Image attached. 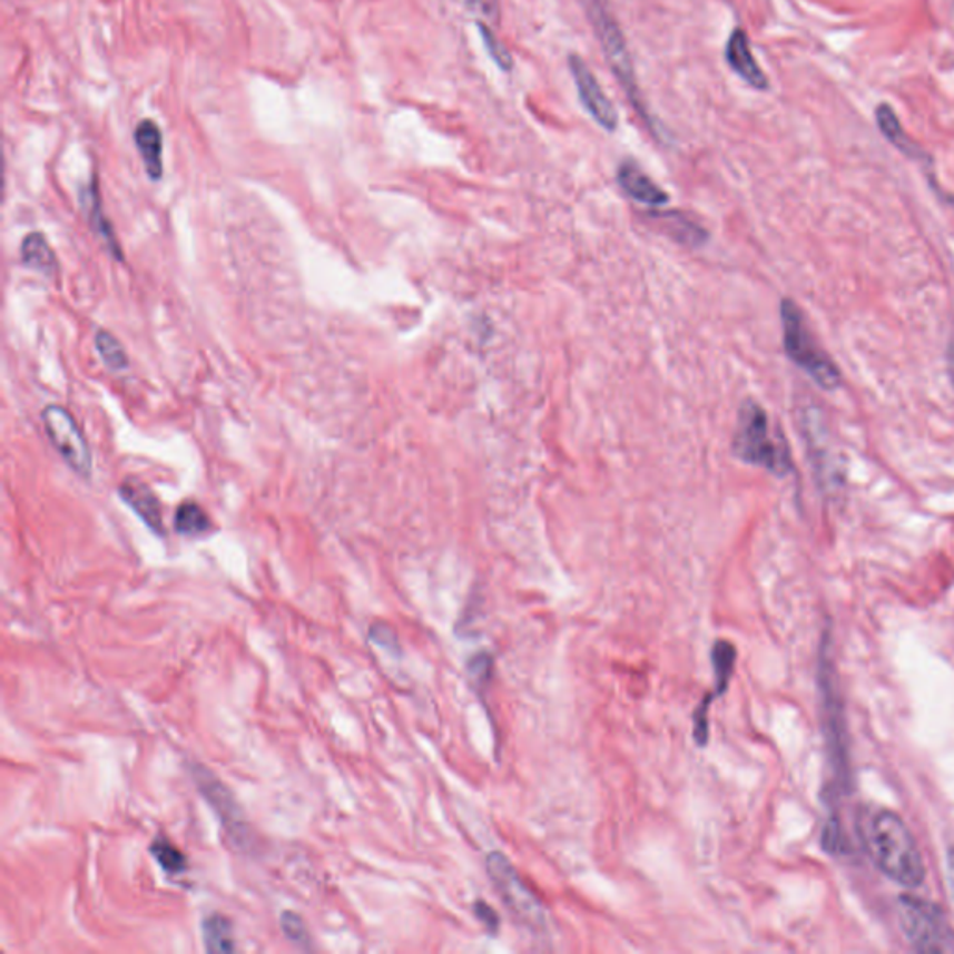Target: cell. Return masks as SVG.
Instances as JSON below:
<instances>
[{"mask_svg":"<svg viewBox=\"0 0 954 954\" xmlns=\"http://www.w3.org/2000/svg\"><path fill=\"white\" fill-rule=\"evenodd\" d=\"M857 835L876 867L898 886L915 889L925 882V859L908 826L886 807H867L857 818Z\"/></svg>","mask_w":954,"mask_h":954,"instance_id":"1","label":"cell"},{"mask_svg":"<svg viewBox=\"0 0 954 954\" xmlns=\"http://www.w3.org/2000/svg\"><path fill=\"white\" fill-rule=\"evenodd\" d=\"M737 458L744 463L760 466L771 474L785 475L790 472V453L781 433L771 427L770 417L765 409L746 401L738 414L737 435L732 442Z\"/></svg>","mask_w":954,"mask_h":954,"instance_id":"2","label":"cell"},{"mask_svg":"<svg viewBox=\"0 0 954 954\" xmlns=\"http://www.w3.org/2000/svg\"><path fill=\"white\" fill-rule=\"evenodd\" d=\"M781 326L785 351L790 361L820 389L828 392L839 389L843 381L839 367L835 366L828 353L820 347L817 337L809 331L801 309L789 298L781 303Z\"/></svg>","mask_w":954,"mask_h":954,"instance_id":"3","label":"cell"},{"mask_svg":"<svg viewBox=\"0 0 954 954\" xmlns=\"http://www.w3.org/2000/svg\"><path fill=\"white\" fill-rule=\"evenodd\" d=\"M901 931L919 953H954V931L937 904L915 895H903L897 903Z\"/></svg>","mask_w":954,"mask_h":954,"instance_id":"4","label":"cell"},{"mask_svg":"<svg viewBox=\"0 0 954 954\" xmlns=\"http://www.w3.org/2000/svg\"><path fill=\"white\" fill-rule=\"evenodd\" d=\"M486 873L491 876L492 886L496 887L503 904L522 925L532 931H547L543 904L539 903V898L528 889L508 857L500 852L489 854Z\"/></svg>","mask_w":954,"mask_h":954,"instance_id":"5","label":"cell"},{"mask_svg":"<svg viewBox=\"0 0 954 954\" xmlns=\"http://www.w3.org/2000/svg\"><path fill=\"white\" fill-rule=\"evenodd\" d=\"M41 422L49 441L69 469L82 478H90L92 475L90 448L86 444L85 435L71 414L63 406L49 405L41 412Z\"/></svg>","mask_w":954,"mask_h":954,"instance_id":"6","label":"cell"},{"mask_svg":"<svg viewBox=\"0 0 954 954\" xmlns=\"http://www.w3.org/2000/svg\"><path fill=\"white\" fill-rule=\"evenodd\" d=\"M820 691H823V712H824V735L828 742L829 759L834 765L835 777L846 784V732L845 720L840 712L839 699H837V690L832 685V673H828V658L826 651H823V663H820Z\"/></svg>","mask_w":954,"mask_h":954,"instance_id":"7","label":"cell"},{"mask_svg":"<svg viewBox=\"0 0 954 954\" xmlns=\"http://www.w3.org/2000/svg\"><path fill=\"white\" fill-rule=\"evenodd\" d=\"M591 19H593L594 29H597V36L600 38L602 49H604L606 55L610 58L616 73H618L619 79H621L624 88H627L630 99L641 110V101L638 99L635 75H632L635 71H632V63H630L629 52H627V43H624L623 35H621L618 23L613 21L610 12L600 2L591 4Z\"/></svg>","mask_w":954,"mask_h":954,"instance_id":"8","label":"cell"},{"mask_svg":"<svg viewBox=\"0 0 954 954\" xmlns=\"http://www.w3.org/2000/svg\"><path fill=\"white\" fill-rule=\"evenodd\" d=\"M569 68H571L572 79L578 88V98L582 101L583 107L589 115L593 116V120L600 127H604L608 131L618 129V110L613 109L612 101L608 99L599 80L594 79L593 71L586 66L582 58L578 55L569 57Z\"/></svg>","mask_w":954,"mask_h":954,"instance_id":"9","label":"cell"},{"mask_svg":"<svg viewBox=\"0 0 954 954\" xmlns=\"http://www.w3.org/2000/svg\"><path fill=\"white\" fill-rule=\"evenodd\" d=\"M193 774H195L198 789H200L201 795L206 796V800L212 804L218 817L223 818V824L228 829V834L237 840V845H243V840L248 839V835H246L243 815L235 804L234 796L229 795V790L218 781L217 777L213 776L212 771L195 766Z\"/></svg>","mask_w":954,"mask_h":954,"instance_id":"10","label":"cell"},{"mask_svg":"<svg viewBox=\"0 0 954 954\" xmlns=\"http://www.w3.org/2000/svg\"><path fill=\"white\" fill-rule=\"evenodd\" d=\"M726 60L731 66L732 71L746 80L749 86H754L755 90H766L768 88V79L765 71L760 69L759 63L755 62L754 52L749 47L748 36L742 29L732 30L729 36L726 47Z\"/></svg>","mask_w":954,"mask_h":954,"instance_id":"11","label":"cell"},{"mask_svg":"<svg viewBox=\"0 0 954 954\" xmlns=\"http://www.w3.org/2000/svg\"><path fill=\"white\" fill-rule=\"evenodd\" d=\"M618 181L619 185H621V189H623L632 200L646 204V206L660 207L669 200L668 193L660 189V187H658V185L647 176L646 171L641 170L640 166L636 165V163H630V160H627V163L619 166Z\"/></svg>","mask_w":954,"mask_h":954,"instance_id":"12","label":"cell"},{"mask_svg":"<svg viewBox=\"0 0 954 954\" xmlns=\"http://www.w3.org/2000/svg\"><path fill=\"white\" fill-rule=\"evenodd\" d=\"M120 496L124 502L148 524L155 533H163V511H160L159 498L146 483L138 480H126L121 483Z\"/></svg>","mask_w":954,"mask_h":954,"instance_id":"13","label":"cell"},{"mask_svg":"<svg viewBox=\"0 0 954 954\" xmlns=\"http://www.w3.org/2000/svg\"><path fill=\"white\" fill-rule=\"evenodd\" d=\"M135 144L142 157L149 178H163V135L154 120H142L135 129Z\"/></svg>","mask_w":954,"mask_h":954,"instance_id":"14","label":"cell"},{"mask_svg":"<svg viewBox=\"0 0 954 954\" xmlns=\"http://www.w3.org/2000/svg\"><path fill=\"white\" fill-rule=\"evenodd\" d=\"M21 259L29 269L40 275L51 276V278L58 275L57 256L40 232H32L24 237L21 245Z\"/></svg>","mask_w":954,"mask_h":954,"instance_id":"15","label":"cell"},{"mask_svg":"<svg viewBox=\"0 0 954 954\" xmlns=\"http://www.w3.org/2000/svg\"><path fill=\"white\" fill-rule=\"evenodd\" d=\"M201 934H204L207 951L212 953H232L235 948L234 931L229 921L223 915H209L201 925Z\"/></svg>","mask_w":954,"mask_h":954,"instance_id":"16","label":"cell"},{"mask_svg":"<svg viewBox=\"0 0 954 954\" xmlns=\"http://www.w3.org/2000/svg\"><path fill=\"white\" fill-rule=\"evenodd\" d=\"M174 527L181 535L187 538H198L204 533L209 532L212 520L207 517L206 511L195 502H185L179 505L174 517Z\"/></svg>","mask_w":954,"mask_h":954,"instance_id":"17","label":"cell"},{"mask_svg":"<svg viewBox=\"0 0 954 954\" xmlns=\"http://www.w3.org/2000/svg\"><path fill=\"white\" fill-rule=\"evenodd\" d=\"M80 201H82V207H85L86 215H88V223L92 224L94 229H96V232L107 240V245L115 250L116 256H121L120 250H118V245H116L115 234H112L109 220L104 217V212H101V204H99L96 184H92V187H88V189L82 193Z\"/></svg>","mask_w":954,"mask_h":954,"instance_id":"18","label":"cell"},{"mask_svg":"<svg viewBox=\"0 0 954 954\" xmlns=\"http://www.w3.org/2000/svg\"><path fill=\"white\" fill-rule=\"evenodd\" d=\"M737 662V649L732 643L726 640H718L712 647V668L716 675V690L712 691L716 696L726 694L727 685L731 679L732 669Z\"/></svg>","mask_w":954,"mask_h":954,"instance_id":"19","label":"cell"},{"mask_svg":"<svg viewBox=\"0 0 954 954\" xmlns=\"http://www.w3.org/2000/svg\"><path fill=\"white\" fill-rule=\"evenodd\" d=\"M149 852L155 857V862L159 863L168 875H181L187 871V857L168 837L154 839V843L149 845Z\"/></svg>","mask_w":954,"mask_h":954,"instance_id":"20","label":"cell"},{"mask_svg":"<svg viewBox=\"0 0 954 954\" xmlns=\"http://www.w3.org/2000/svg\"><path fill=\"white\" fill-rule=\"evenodd\" d=\"M876 120H878V127L884 131L887 140H892L901 151L909 155V157H915V154H919V151H915L917 148H914L912 140L904 135L903 127L898 124L897 116H895V112H893L887 105H881V107L876 109Z\"/></svg>","mask_w":954,"mask_h":954,"instance_id":"21","label":"cell"},{"mask_svg":"<svg viewBox=\"0 0 954 954\" xmlns=\"http://www.w3.org/2000/svg\"><path fill=\"white\" fill-rule=\"evenodd\" d=\"M96 350H98L101 361L105 362V366L112 370V372H121L129 364L121 343L109 331L98 332V336H96Z\"/></svg>","mask_w":954,"mask_h":954,"instance_id":"22","label":"cell"},{"mask_svg":"<svg viewBox=\"0 0 954 954\" xmlns=\"http://www.w3.org/2000/svg\"><path fill=\"white\" fill-rule=\"evenodd\" d=\"M478 27H480L481 40L485 43L489 57L494 60L498 68L503 69V71H511L513 69V58L509 55L508 49L503 47L502 41L498 40L496 36L492 35V30L485 27V24H478Z\"/></svg>","mask_w":954,"mask_h":954,"instance_id":"23","label":"cell"},{"mask_svg":"<svg viewBox=\"0 0 954 954\" xmlns=\"http://www.w3.org/2000/svg\"><path fill=\"white\" fill-rule=\"evenodd\" d=\"M282 931L286 932V936L292 940L293 943H297V945H309V934L306 931V926H304L303 919L298 917L297 914H292V912H286V914L282 915Z\"/></svg>","mask_w":954,"mask_h":954,"instance_id":"24","label":"cell"},{"mask_svg":"<svg viewBox=\"0 0 954 954\" xmlns=\"http://www.w3.org/2000/svg\"><path fill=\"white\" fill-rule=\"evenodd\" d=\"M823 845L829 852H843L845 848V837L840 832L839 820L832 818L826 828H824Z\"/></svg>","mask_w":954,"mask_h":954,"instance_id":"25","label":"cell"},{"mask_svg":"<svg viewBox=\"0 0 954 954\" xmlns=\"http://www.w3.org/2000/svg\"><path fill=\"white\" fill-rule=\"evenodd\" d=\"M474 912L475 917H478V919H480L481 923L485 925V928L486 931H489V934H492V936H494V934H496L498 932V926H500V919H498L496 912H494V909H492L489 904L483 903V901H478V903L474 904Z\"/></svg>","mask_w":954,"mask_h":954,"instance_id":"26","label":"cell"},{"mask_svg":"<svg viewBox=\"0 0 954 954\" xmlns=\"http://www.w3.org/2000/svg\"><path fill=\"white\" fill-rule=\"evenodd\" d=\"M466 4H469L474 12L481 13L483 18L491 19V21H496L498 13H500L498 0H466Z\"/></svg>","mask_w":954,"mask_h":954,"instance_id":"27","label":"cell"},{"mask_svg":"<svg viewBox=\"0 0 954 954\" xmlns=\"http://www.w3.org/2000/svg\"><path fill=\"white\" fill-rule=\"evenodd\" d=\"M947 882L951 889V897L954 904V848H951L947 854Z\"/></svg>","mask_w":954,"mask_h":954,"instance_id":"28","label":"cell"},{"mask_svg":"<svg viewBox=\"0 0 954 954\" xmlns=\"http://www.w3.org/2000/svg\"><path fill=\"white\" fill-rule=\"evenodd\" d=\"M953 2H954V0H953Z\"/></svg>","mask_w":954,"mask_h":954,"instance_id":"29","label":"cell"}]
</instances>
